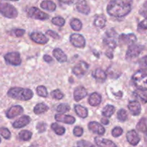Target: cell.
Wrapping results in <instances>:
<instances>
[{
  "instance_id": "53",
  "label": "cell",
  "mask_w": 147,
  "mask_h": 147,
  "mask_svg": "<svg viewBox=\"0 0 147 147\" xmlns=\"http://www.w3.org/2000/svg\"><path fill=\"white\" fill-rule=\"evenodd\" d=\"M60 2L63 3V4H72L73 2H74V0H58Z\"/></svg>"
},
{
  "instance_id": "52",
  "label": "cell",
  "mask_w": 147,
  "mask_h": 147,
  "mask_svg": "<svg viewBox=\"0 0 147 147\" xmlns=\"http://www.w3.org/2000/svg\"><path fill=\"white\" fill-rule=\"evenodd\" d=\"M106 55L109 58L112 59L113 57V50H108L106 52Z\"/></svg>"
},
{
  "instance_id": "10",
  "label": "cell",
  "mask_w": 147,
  "mask_h": 147,
  "mask_svg": "<svg viewBox=\"0 0 147 147\" xmlns=\"http://www.w3.org/2000/svg\"><path fill=\"white\" fill-rule=\"evenodd\" d=\"M88 64L84 61H80L73 68V73L77 76H83L88 70Z\"/></svg>"
},
{
  "instance_id": "42",
  "label": "cell",
  "mask_w": 147,
  "mask_h": 147,
  "mask_svg": "<svg viewBox=\"0 0 147 147\" xmlns=\"http://www.w3.org/2000/svg\"><path fill=\"white\" fill-rule=\"evenodd\" d=\"M122 134H123V129L121 127H119V126L115 127L112 130V135H113V137H119Z\"/></svg>"
},
{
  "instance_id": "32",
  "label": "cell",
  "mask_w": 147,
  "mask_h": 147,
  "mask_svg": "<svg viewBox=\"0 0 147 147\" xmlns=\"http://www.w3.org/2000/svg\"><path fill=\"white\" fill-rule=\"evenodd\" d=\"M51 129L54 131L55 133L56 134L59 135V136H62L65 134V129L63 126H60L59 124H57V123H53L51 125Z\"/></svg>"
},
{
  "instance_id": "20",
  "label": "cell",
  "mask_w": 147,
  "mask_h": 147,
  "mask_svg": "<svg viewBox=\"0 0 147 147\" xmlns=\"http://www.w3.org/2000/svg\"><path fill=\"white\" fill-rule=\"evenodd\" d=\"M53 55L55 57L56 60L60 63H65L67 60V57L66 54L60 48L54 49V50L53 51Z\"/></svg>"
},
{
  "instance_id": "58",
  "label": "cell",
  "mask_w": 147,
  "mask_h": 147,
  "mask_svg": "<svg viewBox=\"0 0 147 147\" xmlns=\"http://www.w3.org/2000/svg\"><path fill=\"white\" fill-rule=\"evenodd\" d=\"M9 1H19V0H9Z\"/></svg>"
},
{
  "instance_id": "57",
  "label": "cell",
  "mask_w": 147,
  "mask_h": 147,
  "mask_svg": "<svg viewBox=\"0 0 147 147\" xmlns=\"http://www.w3.org/2000/svg\"><path fill=\"white\" fill-rule=\"evenodd\" d=\"M93 147H101V146H98V145H97V146H94V145H93Z\"/></svg>"
},
{
  "instance_id": "51",
  "label": "cell",
  "mask_w": 147,
  "mask_h": 147,
  "mask_svg": "<svg viewBox=\"0 0 147 147\" xmlns=\"http://www.w3.org/2000/svg\"><path fill=\"white\" fill-rule=\"evenodd\" d=\"M140 64L144 67H147V55L142 58V60H140Z\"/></svg>"
},
{
  "instance_id": "29",
  "label": "cell",
  "mask_w": 147,
  "mask_h": 147,
  "mask_svg": "<svg viewBox=\"0 0 147 147\" xmlns=\"http://www.w3.org/2000/svg\"><path fill=\"white\" fill-rule=\"evenodd\" d=\"M103 44L108 47V50H113L116 47V42L114 38L106 37L103 39Z\"/></svg>"
},
{
  "instance_id": "17",
  "label": "cell",
  "mask_w": 147,
  "mask_h": 147,
  "mask_svg": "<svg viewBox=\"0 0 147 147\" xmlns=\"http://www.w3.org/2000/svg\"><path fill=\"white\" fill-rule=\"evenodd\" d=\"M87 90L83 86H78L74 90L73 97L76 101H79L87 96Z\"/></svg>"
},
{
  "instance_id": "1",
  "label": "cell",
  "mask_w": 147,
  "mask_h": 147,
  "mask_svg": "<svg viewBox=\"0 0 147 147\" xmlns=\"http://www.w3.org/2000/svg\"><path fill=\"white\" fill-rule=\"evenodd\" d=\"M131 11V4L124 0H111L107 6V12L111 17L121 18Z\"/></svg>"
},
{
  "instance_id": "26",
  "label": "cell",
  "mask_w": 147,
  "mask_h": 147,
  "mask_svg": "<svg viewBox=\"0 0 147 147\" xmlns=\"http://www.w3.org/2000/svg\"><path fill=\"white\" fill-rule=\"evenodd\" d=\"M40 7L42 8L43 9L47 10L50 11H54L56 9V4L53 2V1L50 0H45V1H42L40 4Z\"/></svg>"
},
{
  "instance_id": "47",
  "label": "cell",
  "mask_w": 147,
  "mask_h": 147,
  "mask_svg": "<svg viewBox=\"0 0 147 147\" xmlns=\"http://www.w3.org/2000/svg\"><path fill=\"white\" fill-rule=\"evenodd\" d=\"M46 127H47V126L43 122H40L37 125V129L38 131V132H40V133H43L44 131H45Z\"/></svg>"
},
{
  "instance_id": "55",
  "label": "cell",
  "mask_w": 147,
  "mask_h": 147,
  "mask_svg": "<svg viewBox=\"0 0 147 147\" xmlns=\"http://www.w3.org/2000/svg\"><path fill=\"white\" fill-rule=\"evenodd\" d=\"M145 140L147 142V130L145 131Z\"/></svg>"
},
{
  "instance_id": "5",
  "label": "cell",
  "mask_w": 147,
  "mask_h": 147,
  "mask_svg": "<svg viewBox=\"0 0 147 147\" xmlns=\"http://www.w3.org/2000/svg\"><path fill=\"white\" fill-rule=\"evenodd\" d=\"M144 48V47L143 45H136L134 43L131 45H129L127 52H126V58L129 60L138 57L141 54Z\"/></svg>"
},
{
  "instance_id": "48",
  "label": "cell",
  "mask_w": 147,
  "mask_h": 147,
  "mask_svg": "<svg viewBox=\"0 0 147 147\" xmlns=\"http://www.w3.org/2000/svg\"><path fill=\"white\" fill-rule=\"evenodd\" d=\"M46 34H47V35L50 36L51 37H53V39H57V40H59V39L60 38V35H59L57 33H56L55 32L53 31V30H47Z\"/></svg>"
},
{
  "instance_id": "4",
  "label": "cell",
  "mask_w": 147,
  "mask_h": 147,
  "mask_svg": "<svg viewBox=\"0 0 147 147\" xmlns=\"http://www.w3.org/2000/svg\"><path fill=\"white\" fill-rule=\"evenodd\" d=\"M0 14L9 19H14L18 15L17 9L11 4L6 2L0 3Z\"/></svg>"
},
{
  "instance_id": "44",
  "label": "cell",
  "mask_w": 147,
  "mask_h": 147,
  "mask_svg": "<svg viewBox=\"0 0 147 147\" xmlns=\"http://www.w3.org/2000/svg\"><path fill=\"white\" fill-rule=\"evenodd\" d=\"M83 129L82 127L80 126H76L73 129V134L77 137H80L83 135Z\"/></svg>"
},
{
  "instance_id": "23",
  "label": "cell",
  "mask_w": 147,
  "mask_h": 147,
  "mask_svg": "<svg viewBox=\"0 0 147 147\" xmlns=\"http://www.w3.org/2000/svg\"><path fill=\"white\" fill-rule=\"evenodd\" d=\"M93 76L98 81L104 82L106 80V78H107V74L102 69L97 68L93 71Z\"/></svg>"
},
{
  "instance_id": "8",
  "label": "cell",
  "mask_w": 147,
  "mask_h": 147,
  "mask_svg": "<svg viewBox=\"0 0 147 147\" xmlns=\"http://www.w3.org/2000/svg\"><path fill=\"white\" fill-rule=\"evenodd\" d=\"M70 42L74 47L83 48L86 46V39L80 34H72L70 37Z\"/></svg>"
},
{
  "instance_id": "54",
  "label": "cell",
  "mask_w": 147,
  "mask_h": 147,
  "mask_svg": "<svg viewBox=\"0 0 147 147\" xmlns=\"http://www.w3.org/2000/svg\"><path fill=\"white\" fill-rule=\"evenodd\" d=\"M100 121H101V123H103V125H108L109 123V119H107L106 118H103V119L100 120Z\"/></svg>"
},
{
  "instance_id": "6",
  "label": "cell",
  "mask_w": 147,
  "mask_h": 147,
  "mask_svg": "<svg viewBox=\"0 0 147 147\" xmlns=\"http://www.w3.org/2000/svg\"><path fill=\"white\" fill-rule=\"evenodd\" d=\"M4 60L7 64L14 66L20 65L22 63L21 57L18 52H11L7 53L4 55Z\"/></svg>"
},
{
  "instance_id": "18",
  "label": "cell",
  "mask_w": 147,
  "mask_h": 147,
  "mask_svg": "<svg viewBox=\"0 0 147 147\" xmlns=\"http://www.w3.org/2000/svg\"><path fill=\"white\" fill-rule=\"evenodd\" d=\"M128 108L134 116H138V115L140 114L141 111H142L141 104L136 100L129 102V104H128Z\"/></svg>"
},
{
  "instance_id": "9",
  "label": "cell",
  "mask_w": 147,
  "mask_h": 147,
  "mask_svg": "<svg viewBox=\"0 0 147 147\" xmlns=\"http://www.w3.org/2000/svg\"><path fill=\"white\" fill-rule=\"evenodd\" d=\"M119 40L121 44L123 45H131L134 44L137 40V37L134 33H129V34H121L119 35Z\"/></svg>"
},
{
  "instance_id": "28",
  "label": "cell",
  "mask_w": 147,
  "mask_h": 147,
  "mask_svg": "<svg viewBox=\"0 0 147 147\" xmlns=\"http://www.w3.org/2000/svg\"><path fill=\"white\" fill-rule=\"evenodd\" d=\"M49 108L48 106H47L45 103H38V104L36 105L34 108V113L35 114L39 115V114H42V113H45L48 111Z\"/></svg>"
},
{
  "instance_id": "24",
  "label": "cell",
  "mask_w": 147,
  "mask_h": 147,
  "mask_svg": "<svg viewBox=\"0 0 147 147\" xmlns=\"http://www.w3.org/2000/svg\"><path fill=\"white\" fill-rule=\"evenodd\" d=\"M74 110L76 111V114L79 116V117L82 118V119H86L88 117V110L86 108L83 107V106H80V105H75L74 106Z\"/></svg>"
},
{
  "instance_id": "11",
  "label": "cell",
  "mask_w": 147,
  "mask_h": 147,
  "mask_svg": "<svg viewBox=\"0 0 147 147\" xmlns=\"http://www.w3.org/2000/svg\"><path fill=\"white\" fill-rule=\"evenodd\" d=\"M30 37L32 41H34L35 43H37V44L45 45L48 42V38L44 34L39 32H32L30 34Z\"/></svg>"
},
{
  "instance_id": "16",
  "label": "cell",
  "mask_w": 147,
  "mask_h": 147,
  "mask_svg": "<svg viewBox=\"0 0 147 147\" xmlns=\"http://www.w3.org/2000/svg\"><path fill=\"white\" fill-rule=\"evenodd\" d=\"M24 111V109L21 106H13L8 109L6 113V116L8 119H13L17 116H19Z\"/></svg>"
},
{
  "instance_id": "38",
  "label": "cell",
  "mask_w": 147,
  "mask_h": 147,
  "mask_svg": "<svg viewBox=\"0 0 147 147\" xmlns=\"http://www.w3.org/2000/svg\"><path fill=\"white\" fill-rule=\"evenodd\" d=\"M70 109V106H69L68 104H67V103H61V104L58 105V106H57V111L58 112V113H66V112L69 111Z\"/></svg>"
},
{
  "instance_id": "22",
  "label": "cell",
  "mask_w": 147,
  "mask_h": 147,
  "mask_svg": "<svg viewBox=\"0 0 147 147\" xmlns=\"http://www.w3.org/2000/svg\"><path fill=\"white\" fill-rule=\"evenodd\" d=\"M102 97L97 92H94V93H91L90 96L88 98V102L89 104L91 106H97L101 103Z\"/></svg>"
},
{
  "instance_id": "40",
  "label": "cell",
  "mask_w": 147,
  "mask_h": 147,
  "mask_svg": "<svg viewBox=\"0 0 147 147\" xmlns=\"http://www.w3.org/2000/svg\"><path fill=\"white\" fill-rule=\"evenodd\" d=\"M0 135L2 136L5 139H9L11 137V133L7 128H0Z\"/></svg>"
},
{
  "instance_id": "31",
  "label": "cell",
  "mask_w": 147,
  "mask_h": 147,
  "mask_svg": "<svg viewBox=\"0 0 147 147\" xmlns=\"http://www.w3.org/2000/svg\"><path fill=\"white\" fill-rule=\"evenodd\" d=\"M70 25L71 27V28L73 30H75V31H80L82 29L83 24H82L81 21L80 20H78L77 18H73L70 21Z\"/></svg>"
},
{
  "instance_id": "41",
  "label": "cell",
  "mask_w": 147,
  "mask_h": 147,
  "mask_svg": "<svg viewBox=\"0 0 147 147\" xmlns=\"http://www.w3.org/2000/svg\"><path fill=\"white\" fill-rule=\"evenodd\" d=\"M10 33L12 35L15 36V37H20L24 35V34L25 33V30H23V29H14V30H11Z\"/></svg>"
},
{
  "instance_id": "33",
  "label": "cell",
  "mask_w": 147,
  "mask_h": 147,
  "mask_svg": "<svg viewBox=\"0 0 147 147\" xmlns=\"http://www.w3.org/2000/svg\"><path fill=\"white\" fill-rule=\"evenodd\" d=\"M136 129L140 132H145L147 130V119L142 118L136 125Z\"/></svg>"
},
{
  "instance_id": "45",
  "label": "cell",
  "mask_w": 147,
  "mask_h": 147,
  "mask_svg": "<svg viewBox=\"0 0 147 147\" xmlns=\"http://www.w3.org/2000/svg\"><path fill=\"white\" fill-rule=\"evenodd\" d=\"M117 35V33L115 31L114 29H109L106 32V36L107 37H110V38H114Z\"/></svg>"
},
{
  "instance_id": "25",
  "label": "cell",
  "mask_w": 147,
  "mask_h": 147,
  "mask_svg": "<svg viewBox=\"0 0 147 147\" xmlns=\"http://www.w3.org/2000/svg\"><path fill=\"white\" fill-rule=\"evenodd\" d=\"M106 18L103 14H99L95 17L94 25L98 28H103L106 26Z\"/></svg>"
},
{
  "instance_id": "35",
  "label": "cell",
  "mask_w": 147,
  "mask_h": 147,
  "mask_svg": "<svg viewBox=\"0 0 147 147\" xmlns=\"http://www.w3.org/2000/svg\"><path fill=\"white\" fill-rule=\"evenodd\" d=\"M117 118L120 121H126L128 119V113L125 109H121L118 111Z\"/></svg>"
},
{
  "instance_id": "56",
  "label": "cell",
  "mask_w": 147,
  "mask_h": 147,
  "mask_svg": "<svg viewBox=\"0 0 147 147\" xmlns=\"http://www.w3.org/2000/svg\"><path fill=\"white\" fill-rule=\"evenodd\" d=\"M30 147H38L37 146H36V145H34V144H32V146H30Z\"/></svg>"
},
{
  "instance_id": "13",
  "label": "cell",
  "mask_w": 147,
  "mask_h": 147,
  "mask_svg": "<svg viewBox=\"0 0 147 147\" xmlns=\"http://www.w3.org/2000/svg\"><path fill=\"white\" fill-rule=\"evenodd\" d=\"M76 9L83 14H88L90 11V7L86 0H78L76 4Z\"/></svg>"
},
{
  "instance_id": "39",
  "label": "cell",
  "mask_w": 147,
  "mask_h": 147,
  "mask_svg": "<svg viewBox=\"0 0 147 147\" xmlns=\"http://www.w3.org/2000/svg\"><path fill=\"white\" fill-rule=\"evenodd\" d=\"M50 95H51V96L53 98L56 99V100H60V99H62L64 97V94L59 89L53 90L51 93H50Z\"/></svg>"
},
{
  "instance_id": "2",
  "label": "cell",
  "mask_w": 147,
  "mask_h": 147,
  "mask_svg": "<svg viewBox=\"0 0 147 147\" xmlns=\"http://www.w3.org/2000/svg\"><path fill=\"white\" fill-rule=\"evenodd\" d=\"M33 92L30 89L22 88H11L7 92V96L18 100H29L33 97Z\"/></svg>"
},
{
  "instance_id": "43",
  "label": "cell",
  "mask_w": 147,
  "mask_h": 147,
  "mask_svg": "<svg viewBox=\"0 0 147 147\" xmlns=\"http://www.w3.org/2000/svg\"><path fill=\"white\" fill-rule=\"evenodd\" d=\"M139 14L143 16V17H144L145 18L147 17V1H145L143 5H142V7H141L140 10H139Z\"/></svg>"
},
{
  "instance_id": "59",
  "label": "cell",
  "mask_w": 147,
  "mask_h": 147,
  "mask_svg": "<svg viewBox=\"0 0 147 147\" xmlns=\"http://www.w3.org/2000/svg\"><path fill=\"white\" fill-rule=\"evenodd\" d=\"M1 138H0V143H1Z\"/></svg>"
},
{
  "instance_id": "50",
  "label": "cell",
  "mask_w": 147,
  "mask_h": 147,
  "mask_svg": "<svg viewBox=\"0 0 147 147\" xmlns=\"http://www.w3.org/2000/svg\"><path fill=\"white\" fill-rule=\"evenodd\" d=\"M43 60H44L45 61L47 62V63H51V62L53 61V57H52L51 56L48 55H45L43 56Z\"/></svg>"
},
{
  "instance_id": "27",
  "label": "cell",
  "mask_w": 147,
  "mask_h": 147,
  "mask_svg": "<svg viewBox=\"0 0 147 147\" xmlns=\"http://www.w3.org/2000/svg\"><path fill=\"white\" fill-rule=\"evenodd\" d=\"M134 96L136 98H139L142 103H147V92L146 90H142L137 89V90L134 92Z\"/></svg>"
},
{
  "instance_id": "34",
  "label": "cell",
  "mask_w": 147,
  "mask_h": 147,
  "mask_svg": "<svg viewBox=\"0 0 147 147\" xmlns=\"http://www.w3.org/2000/svg\"><path fill=\"white\" fill-rule=\"evenodd\" d=\"M32 136V133L30 131L27 130H23L19 133V137L21 140L22 141H29L31 139Z\"/></svg>"
},
{
  "instance_id": "37",
  "label": "cell",
  "mask_w": 147,
  "mask_h": 147,
  "mask_svg": "<svg viewBox=\"0 0 147 147\" xmlns=\"http://www.w3.org/2000/svg\"><path fill=\"white\" fill-rule=\"evenodd\" d=\"M36 91H37V94L40 97L46 98L48 95L47 88L43 86H39L36 89Z\"/></svg>"
},
{
  "instance_id": "49",
  "label": "cell",
  "mask_w": 147,
  "mask_h": 147,
  "mask_svg": "<svg viewBox=\"0 0 147 147\" xmlns=\"http://www.w3.org/2000/svg\"><path fill=\"white\" fill-rule=\"evenodd\" d=\"M139 27L141 29H143V30H147V17L139 23Z\"/></svg>"
},
{
  "instance_id": "46",
  "label": "cell",
  "mask_w": 147,
  "mask_h": 147,
  "mask_svg": "<svg viewBox=\"0 0 147 147\" xmlns=\"http://www.w3.org/2000/svg\"><path fill=\"white\" fill-rule=\"evenodd\" d=\"M78 147H93V145L89 142H86V141L81 140L78 142L77 143Z\"/></svg>"
},
{
  "instance_id": "30",
  "label": "cell",
  "mask_w": 147,
  "mask_h": 147,
  "mask_svg": "<svg viewBox=\"0 0 147 147\" xmlns=\"http://www.w3.org/2000/svg\"><path fill=\"white\" fill-rule=\"evenodd\" d=\"M115 112V107L112 105H107L103 108V111H102V115L104 117L109 118Z\"/></svg>"
},
{
  "instance_id": "7",
  "label": "cell",
  "mask_w": 147,
  "mask_h": 147,
  "mask_svg": "<svg viewBox=\"0 0 147 147\" xmlns=\"http://www.w3.org/2000/svg\"><path fill=\"white\" fill-rule=\"evenodd\" d=\"M27 15L29 17L39 20H46L49 18V15L43 12L37 7H30L27 11Z\"/></svg>"
},
{
  "instance_id": "36",
  "label": "cell",
  "mask_w": 147,
  "mask_h": 147,
  "mask_svg": "<svg viewBox=\"0 0 147 147\" xmlns=\"http://www.w3.org/2000/svg\"><path fill=\"white\" fill-rule=\"evenodd\" d=\"M52 23L55 25L58 26V27H63L65 23V20L62 17L58 16V17H55L52 19Z\"/></svg>"
},
{
  "instance_id": "15",
  "label": "cell",
  "mask_w": 147,
  "mask_h": 147,
  "mask_svg": "<svg viewBox=\"0 0 147 147\" xmlns=\"http://www.w3.org/2000/svg\"><path fill=\"white\" fill-rule=\"evenodd\" d=\"M126 139L128 142L133 146H136L140 142V137L135 130L128 131L126 134Z\"/></svg>"
},
{
  "instance_id": "21",
  "label": "cell",
  "mask_w": 147,
  "mask_h": 147,
  "mask_svg": "<svg viewBox=\"0 0 147 147\" xmlns=\"http://www.w3.org/2000/svg\"><path fill=\"white\" fill-rule=\"evenodd\" d=\"M95 142L98 146L101 147H118L116 144L113 143L112 141L106 139H103L101 137L95 138Z\"/></svg>"
},
{
  "instance_id": "14",
  "label": "cell",
  "mask_w": 147,
  "mask_h": 147,
  "mask_svg": "<svg viewBox=\"0 0 147 147\" xmlns=\"http://www.w3.org/2000/svg\"><path fill=\"white\" fill-rule=\"evenodd\" d=\"M55 119L57 121L63 122L67 124H73L76 122V119L73 116L65 115L64 113H58L55 116Z\"/></svg>"
},
{
  "instance_id": "3",
  "label": "cell",
  "mask_w": 147,
  "mask_h": 147,
  "mask_svg": "<svg viewBox=\"0 0 147 147\" xmlns=\"http://www.w3.org/2000/svg\"><path fill=\"white\" fill-rule=\"evenodd\" d=\"M132 80L137 89L147 90V73L142 70H139L132 76Z\"/></svg>"
},
{
  "instance_id": "12",
  "label": "cell",
  "mask_w": 147,
  "mask_h": 147,
  "mask_svg": "<svg viewBox=\"0 0 147 147\" xmlns=\"http://www.w3.org/2000/svg\"><path fill=\"white\" fill-rule=\"evenodd\" d=\"M88 129L90 131L98 135H103L105 134V128L96 121H91L88 123Z\"/></svg>"
},
{
  "instance_id": "19",
  "label": "cell",
  "mask_w": 147,
  "mask_h": 147,
  "mask_svg": "<svg viewBox=\"0 0 147 147\" xmlns=\"http://www.w3.org/2000/svg\"><path fill=\"white\" fill-rule=\"evenodd\" d=\"M30 122V117L28 116H23L13 123L12 126L15 129H20L24 127Z\"/></svg>"
}]
</instances>
